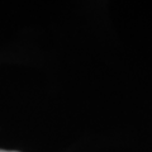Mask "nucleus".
Masks as SVG:
<instances>
[{
    "label": "nucleus",
    "mask_w": 152,
    "mask_h": 152,
    "mask_svg": "<svg viewBox=\"0 0 152 152\" xmlns=\"http://www.w3.org/2000/svg\"><path fill=\"white\" fill-rule=\"evenodd\" d=\"M0 152H15V151H5V150H0Z\"/></svg>",
    "instance_id": "obj_1"
}]
</instances>
